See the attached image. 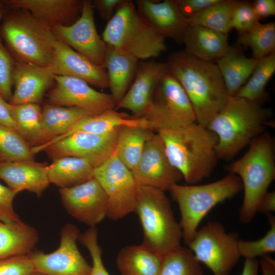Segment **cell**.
I'll list each match as a JSON object with an SVG mask.
<instances>
[{
    "mask_svg": "<svg viewBox=\"0 0 275 275\" xmlns=\"http://www.w3.org/2000/svg\"><path fill=\"white\" fill-rule=\"evenodd\" d=\"M167 63L189 99L196 122L206 127L229 97L216 64L185 51L171 54Z\"/></svg>",
    "mask_w": 275,
    "mask_h": 275,
    "instance_id": "6da1fadb",
    "label": "cell"
},
{
    "mask_svg": "<svg viewBox=\"0 0 275 275\" xmlns=\"http://www.w3.org/2000/svg\"><path fill=\"white\" fill-rule=\"evenodd\" d=\"M157 133L170 162L187 184H196L210 175L218 158L217 139L206 127L194 122Z\"/></svg>",
    "mask_w": 275,
    "mask_h": 275,
    "instance_id": "7a4b0ae2",
    "label": "cell"
},
{
    "mask_svg": "<svg viewBox=\"0 0 275 275\" xmlns=\"http://www.w3.org/2000/svg\"><path fill=\"white\" fill-rule=\"evenodd\" d=\"M270 112L260 104L229 96L206 127L216 136L218 158L229 159L263 132Z\"/></svg>",
    "mask_w": 275,
    "mask_h": 275,
    "instance_id": "3957f363",
    "label": "cell"
},
{
    "mask_svg": "<svg viewBox=\"0 0 275 275\" xmlns=\"http://www.w3.org/2000/svg\"><path fill=\"white\" fill-rule=\"evenodd\" d=\"M246 152L229 167L241 180L243 199L239 211L240 221L250 223L258 212L259 203L275 178L273 139L262 132L250 143Z\"/></svg>",
    "mask_w": 275,
    "mask_h": 275,
    "instance_id": "277c9868",
    "label": "cell"
},
{
    "mask_svg": "<svg viewBox=\"0 0 275 275\" xmlns=\"http://www.w3.org/2000/svg\"><path fill=\"white\" fill-rule=\"evenodd\" d=\"M0 38L15 61L49 67L58 40L24 9H9L0 24Z\"/></svg>",
    "mask_w": 275,
    "mask_h": 275,
    "instance_id": "5b68a950",
    "label": "cell"
},
{
    "mask_svg": "<svg viewBox=\"0 0 275 275\" xmlns=\"http://www.w3.org/2000/svg\"><path fill=\"white\" fill-rule=\"evenodd\" d=\"M134 212L142 227L144 247L163 256L181 246V227L165 191L138 186Z\"/></svg>",
    "mask_w": 275,
    "mask_h": 275,
    "instance_id": "8992f818",
    "label": "cell"
},
{
    "mask_svg": "<svg viewBox=\"0 0 275 275\" xmlns=\"http://www.w3.org/2000/svg\"><path fill=\"white\" fill-rule=\"evenodd\" d=\"M108 47L145 60L167 49L165 37L154 31L139 14L135 3L123 0L107 21L102 33Z\"/></svg>",
    "mask_w": 275,
    "mask_h": 275,
    "instance_id": "52a82bcc",
    "label": "cell"
},
{
    "mask_svg": "<svg viewBox=\"0 0 275 275\" xmlns=\"http://www.w3.org/2000/svg\"><path fill=\"white\" fill-rule=\"evenodd\" d=\"M242 190L239 177L230 173L216 181L202 185H173L169 191L177 203L181 215L182 239L187 245L203 218L216 205Z\"/></svg>",
    "mask_w": 275,
    "mask_h": 275,
    "instance_id": "ba28073f",
    "label": "cell"
},
{
    "mask_svg": "<svg viewBox=\"0 0 275 275\" xmlns=\"http://www.w3.org/2000/svg\"><path fill=\"white\" fill-rule=\"evenodd\" d=\"M239 239L236 233L227 232L221 223L209 221L198 229L187 245L213 275H230L241 257Z\"/></svg>",
    "mask_w": 275,
    "mask_h": 275,
    "instance_id": "9c48e42d",
    "label": "cell"
},
{
    "mask_svg": "<svg viewBox=\"0 0 275 275\" xmlns=\"http://www.w3.org/2000/svg\"><path fill=\"white\" fill-rule=\"evenodd\" d=\"M145 117L154 124L157 131L176 129L196 122L188 97L168 70L154 90L150 107Z\"/></svg>",
    "mask_w": 275,
    "mask_h": 275,
    "instance_id": "30bf717a",
    "label": "cell"
},
{
    "mask_svg": "<svg viewBox=\"0 0 275 275\" xmlns=\"http://www.w3.org/2000/svg\"><path fill=\"white\" fill-rule=\"evenodd\" d=\"M93 177L106 195L107 217L118 220L134 211L138 186L131 171L117 157L115 150L108 159L95 168Z\"/></svg>",
    "mask_w": 275,
    "mask_h": 275,
    "instance_id": "8fae6325",
    "label": "cell"
},
{
    "mask_svg": "<svg viewBox=\"0 0 275 275\" xmlns=\"http://www.w3.org/2000/svg\"><path fill=\"white\" fill-rule=\"evenodd\" d=\"M79 235L77 226L67 224L61 231L60 244L55 251L45 254L34 250L29 254L35 272L43 275H90L92 266L77 245Z\"/></svg>",
    "mask_w": 275,
    "mask_h": 275,
    "instance_id": "7c38bea8",
    "label": "cell"
},
{
    "mask_svg": "<svg viewBox=\"0 0 275 275\" xmlns=\"http://www.w3.org/2000/svg\"><path fill=\"white\" fill-rule=\"evenodd\" d=\"M120 128L105 134L75 132L46 146L43 151L52 160L64 156L80 157L89 160L96 168L114 153Z\"/></svg>",
    "mask_w": 275,
    "mask_h": 275,
    "instance_id": "4fadbf2b",
    "label": "cell"
},
{
    "mask_svg": "<svg viewBox=\"0 0 275 275\" xmlns=\"http://www.w3.org/2000/svg\"><path fill=\"white\" fill-rule=\"evenodd\" d=\"M47 103L59 106L77 107L93 115L114 109L111 94L98 92L80 78L54 75V84L46 94Z\"/></svg>",
    "mask_w": 275,
    "mask_h": 275,
    "instance_id": "5bb4252c",
    "label": "cell"
},
{
    "mask_svg": "<svg viewBox=\"0 0 275 275\" xmlns=\"http://www.w3.org/2000/svg\"><path fill=\"white\" fill-rule=\"evenodd\" d=\"M131 171L138 186L163 191L169 190L173 185L183 179L170 162L158 133H153L147 140L138 163Z\"/></svg>",
    "mask_w": 275,
    "mask_h": 275,
    "instance_id": "9a60e30c",
    "label": "cell"
},
{
    "mask_svg": "<svg viewBox=\"0 0 275 275\" xmlns=\"http://www.w3.org/2000/svg\"><path fill=\"white\" fill-rule=\"evenodd\" d=\"M92 1L82 0L79 18L69 26L51 28L57 38L95 64L104 67L106 45L97 33Z\"/></svg>",
    "mask_w": 275,
    "mask_h": 275,
    "instance_id": "2e32d148",
    "label": "cell"
},
{
    "mask_svg": "<svg viewBox=\"0 0 275 275\" xmlns=\"http://www.w3.org/2000/svg\"><path fill=\"white\" fill-rule=\"evenodd\" d=\"M66 211L90 227H95L107 212V198L98 181L93 177L78 185L59 189Z\"/></svg>",
    "mask_w": 275,
    "mask_h": 275,
    "instance_id": "e0dca14e",
    "label": "cell"
},
{
    "mask_svg": "<svg viewBox=\"0 0 275 275\" xmlns=\"http://www.w3.org/2000/svg\"><path fill=\"white\" fill-rule=\"evenodd\" d=\"M168 70L167 63L152 60L139 61L133 82L115 109L128 110L135 118L145 117L150 107L154 90Z\"/></svg>",
    "mask_w": 275,
    "mask_h": 275,
    "instance_id": "ac0fdd59",
    "label": "cell"
},
{
    "mask_svg": "<svg viewBox=\"0 0 275 275\" xmlns=\"http://www.w3.org/2000/svg\"><path fill=\"white\" fill-rule=\"evenodd\" d=\"M54 75L49 67L15 61L13 73L15 90L9 103L39 104L47 91L54 85Z\"/></svg>",
    "mask_w": 275,
    "mask_h": 275,
    "instance_id": "d6986e66",
    "label": "cell"
},
{
    "mask_svg": "<svg viewBox=\"0 0 275 275\" xmlns=\"http://www.w3.org/2000/svg\"><path fill=\"white\" fill-rule=\"evenodd\" d=\"M49 67L55 75L77 77L101 89L108 88L103 66L95 64L58 39Z\"/></svg>",
    "mask_w": 275,
    "mask_h": 275,
    "instance_id": "ffe728a7",
    "label": "cell"
},
{
    "mask_svg": "<svg viewBox=\"0 0 275 275\" xmlns=\"http://www.w3.org/2000/svg\"><path fill=\"white\" fill-rule=\"evenodd\" d=\"M134 3L140 15L154 31L182 43L188 24L175 0H138Z\"/></svg>",
    "mask_w": 275,
    "mask_h": 275,
    "instance_id": "44dd1931",
    "label": "cell"
},
{
    "mask_svg": "<svg viewBox=\"0 0 275 275\" xmlns=\"http://www.w3.org/2000/svg\"><path fill=\"white\" fill-rule=\"evenodd\" d=\"M9 9H24L50 28L69 26L80 17L82 0H2Z\"/></svg>",
    "mask_w": 275,
    "mask_h": 275,
    "instance_id": "7402d4cb",
    "label": "cell"
},
{
    "mask_svg": "<svg viewBox=\"0 0 275 275\" xmlns=\"http://www.w3.org/2000/svg\"><path fill=\"white\" fill-rule=\"evenodd\" d=\"M48 166L35 160L0 162V179L16 193L28 190L40 197L50 183Z\"/></svg>",
    "mask_w": 275,
    "mask_h": 275,
    "instance_id": "603a6c76",
    "label": "cell"
},
{
    "mask_svg": "<svg viewBox=\"0 0 275 275\" xmlns=\"http://www.w3.org/2000/svg\"><path fill=\"white\" fill-rule=\"evenodd\" d=\"M124 126L138 127L156 130L154 124L146 117L135 118L128 115L119 113L115 108L108 109L98 115L82 118L74 124L66 133L49 142L37 147L38 152L42 151L47 146L77 131L97 134L111 132Z\"/></svg>",
    "mask_w": 275,
    "mask_h": 275,
    "instance_id": "cb8c5ba5",
    "label": "cell"
},
{
    "mask_svg": "<svg viewBox=\"0 0 275 275\" xmlns=\"http://www.w3.org/2000/svg\"><path fill=\"white\" fill-rule=\"evenodd\" d=\"M182 43L187 53L210 62L224 56L232 48L228 43V35L198 25H187Z\"/></svg>",
    "mask_w": 275,
    "mask_h": 275,
    "instance_id": "d4e9b609",
    "label": "cell"
},
{
    "mask_svg": "<svg viewBox=\"0 0 275 275\" xmlns=\"http://www.w3.org/2000/svg\"><path fill=\"white\" fill-rule=\"evenodd\" d=\"M139 60L131 54L106 45L104 67L107 73L110 94L116 105L133 82Z\"/></svg>",
    "mask_w": 275,
    "mask_h": 275,
    "instance_id": "484cf974",
    "label": "cell"
},
{
    "mask_svg": "<svg viewBox=\"0 0 275 275\" xmlns=\"http://www.w3.org/2000/svg\"><path fill=\"white\" fill-rule=\"evenodd\" d=\"M95 167L89 160L77 157L64 156L53 160L48 166L50 183L60 188L71 187L93 177Z\"/></svg>",
    "mask_w": 275,
    "mask_h": 275,
    "instance_id": "4316f807",
    "label": "cell"
},
{
    "mask_svg": "<svg viewBox=\"0 0 275 275\" xmlns=\"http://www.w3.org/2000/svg\"><path fill=\"white\" fill-rule=\"evenodd\" d=\"M39 241L33 227L24 223H5L0 221V259L29 255Z\"/></svg>",
    "mask_w": 275,
    "mask_h": 275,
    "instance_id": "83f0119b",
    "label": "cell"
},
{
    "mask_svg": "<svg viewBox=\"0 0 275 275\" xmlns=\"http://www.w3.org/2000/svg\"><path fill=\"white\" fill-rule=\"evenodd\" d=\"M258 60L232 48L217 60L216 65L229 96H235L251 75Z\"/></svg>",
    "mask_w": 275,
    "mask_h": 275,
    "instance_id": "f1b7e54d",
    "label": "cell"
},
{
    "mask_svg": "<svg viewBox=\"0 0 275 275\" xmlns=\"http://www.w3.org/2000/svg\"><path fill=\"white\" fill-rule=\"evenodd\" d=\"M163 256L142 244L122 248L117 258L121 275H159Z\"/></svg>",
    "mask_w": 275,
    "mask_h": 275,
    "instance_id": "f546056e",
    "label": "cell"
},
{
    "mask_svg": "<svg viewBox=\"0 0 275 275\" xmlns=\"http://www.w3.org/2000/svg\"><path fill=\"white\" fill-rule=\"evenodd\" d=\"M90 116L93 115L77 107L44 103L41 108L42 145L64 134L79 120Z\"/></svg>",
    "mask_w": 275,
    "mask_h": 275,
    "instance_id": "4dcf8cb0",
    "label": "cell"
},
{
    "mask_svg": "<svg viewBox=\"0 0 275 275\" xmlns=\"http://www.w3.org/2000/svg\"><path fill=\"white\" fill-rule=\"evenodd\" d=\"M9 108L15 123V130L32 147L43 144L41 108L38 104H12Z\"/></svg>",
    "mask_w": 275,
    "mask_h": 275,
    "instance_id": "1f68e13d",
    "label": "cell"
},
{
    "mask_svg": "<svg viewBox=\"0 0 275 275\" xmlns=\"http://www.w3.org/2000/svg\"><path fill=\"white\" fill-rule=\"evenodd\" d=\"M153 133V130L138 127L124 126L120 129L115 152L130 171L138 163L146 142Z\"/></svg>",
    "mask_w": 275,
    "mask_h": 275,
    "instance_id": "d6a6232c",
    "label": "cell"
},
{
    "mask_svg": "<svg viewBox=\"0 0 275 275\" xmlns=\"http://www.w3.org/2000/svg\"><path fill=\"white\" fill-rule=\"evenodd\" d=\"M275 72V51L259 60L250 78L235 97L260 104L265 99L266 86Z\"/></svg>",
    "mask_w": 275,
    "mask_h": 275,
    "instance_id": "836d02e7",
    "label": "cell"
},
{
    "mask_svg": "<svg viewBox=\"0 0 275 275\" xmlns=\"http://www.w3.org/2000/svg\"><path fill=\"white\" fill-rule=\"evenodd\" d=\"M238 1L218 0L197 15L187 18L188 25H198L228 34L231 20Z\"/></svg>",
    "mask_w": 275,
    "mask_h": 275,
    "instance_id": "e575fe53",
    "label": "cell"
},
{
    "mask_svg": "<svg viewBox=\"0 0 275 275\" xmlns=\"http://www.w3.org/2000/svg\"><path fill=\"white\" fill-rule=\"evenodd\" d=\"M238 43L249 47L253 58L260 60L274 51L275 23L260 22L248 32L239 35Z\"/></svg>",
    "mask_w": 275,
    "mask_h": 275,
    "instance_id": "d590c367",
    "label": "cell"
},
{
    "mask_svg": "<svg viewBox=\"0 0 275 275\" xmlns=\"http://www.w3.org/2000/svg\"><path fill=\"white\" fill-rule=\"evenodd\" d=\"M159 275H203L201 263L181 245L163 255Z\"/></svg>",
    "mask_w": 275,
    "mask_h": 275,
    "instance_id": "8d00e7d4",
    "label": "cell"
},
{
    "mask_svg": "<svg viewBox=\"0 0 275 275\" xmlns=\"http://www.w3.org/2000/svg\"><path fill=\"white\" fill-rule=\"evenodd\" d=\"M35 160L32 147L16 130L0 124V162Z\"/></svg>",
    "mask_w": 275,
    "mask_h": 275,
    "instance_id": "74e56055",
    "label": "cell"
},
{
    "mask_svg": "<svg viewBox=\"0 0 275 275\" xmlns=\"http://www.w3.org/2000/svg\"><path fill=\"white\" fill-rule=\"evenodd\" d=\"M267 215L269 229L261 238L256 240L239 239L238 242L240 257L245 259H254L275 252V217L272 213Z\"/></svg>",
    "mask_w": 275,
    "mask_h": 275,
    "instance_id": "f35d334b",
    "label": "cell"
},
{
    "mask_svg": "<svg viewBox=\"0 0 275 275\" xmlns=\"http://www.w3.org/2000/svg\"><path fill=\"white\" fill-rule=\"evenodd\" d=\"M78 240L88 249L92 260L90 275H110L102 261V250L98 244L96 227H90L84 233L80 234Z\"/></svg>",
    "mask_w": 275,
    "mask_h": 275,
    "instance_id": "ab89813d",
    "label": "cell"
},
{
    "mask_svg": "<svg viewBox=\"0 0 275 275\" xmlns=\"http://www.w3.org/2000/svg\"><path fill=\"white\" fill-rule=\"evenodd\" d=\"M259 20L251 3L238 1L232 13L231 28L240 35L253 29L259 23Z\"/></svg>",
    "mask_w": 275,
    "mask_h": 275,
    "instance_id": "60d3db41",
    "label": "cell"
},
{
    "mask_svg": "<svg viewBox=\"0 0 275 275\" xmlns=\"http://www.w3.org/2000/svg\"><path fill=\"white\" fill-rule=\"evenodd\" d=\"M14 64V58L0 38V94L8 102L12 95Z\"/></svg>",
    "mask_w": 275,
    "mask_h": 275,
    "instance_id": "b9f144b4",
    "label": "cell"
},
{
    "mask_svg": "<svg viewBox=\"0 0 275 275\" xmlns=\"http://www.w3.org/2000/svg\"><path fill=\"white\" fill-rule=\"evenodd\" d=\"M35 272L28 255L0 259V275H31Z\"/></svg>",
    "mask_w": 275,
    "mask_h": 275,
    "instance_id": "7bdbcfd3",
    "label": "cell"
},
{
    "mask_svg": "<svg viewBox=\"0 0 275 275\" xmlns=\"http://www.w3.org/2000/svg\"><path fill=\"white\" fill-rule=\"evenodd\" d=\"M17 194L0 183V221L5 223L22 222L13 206Z\"/></svg>",
    "mask_w": 275,
    "mask_h": 275,
    "instance_id": "ee69618b",
    "label": "cell"
},
{
    "mask_svg": "<svg viewBox=\"0 0 275 275\" xmlns=\"http://www.w3.org/2000/svg\"><path fill=\"white\" fill-rule=\"evenodd\" d=\"M218 0H175L181 14L186 18H190Z\"/></svg>",
    "mask_w": 275,
    "mask_h": 275,
    "instance_id": "f6af8a7d",
    "label": "cell"
},
{
    "mask_svg": "<svg viewBox=\"0 0 275 275\" xmlns=\"http://www.w3.org/2000/svg\"><path fill=\"white\" fill-rule=\"evenodd\" d=\"M123 0H94L92 1L94 9H96L102 19L109 20L114 15L116 10Z\"/></svg>",
    "mask_w": 275,
    "mask_h": 275,
    "instance_id": "bcb514c9",
    "label": "cell"
},
{
    "mask_svg": "<svg viewBox=\"0 0 275 275\" xmlns=\"http://www.w3.org/2000/svg\"><path fill=\"white\" fill-rule=\"evenodd\" d=\"M252 5L259 20L275 15L274 0H256Z\"/></svg>",
    "mask_w": 275,
    "mask_h": 275,
    "instance_id": "7dc6e473",
    "label": "cell"
},
{
    "mask_svg": "<svg viewBox=\"0 0 275 275\" xmlns=\"http://www.w3.org/2000/svg\"><path fill=\"white\" fill-rule=\"evenodd\" d=\"M0 124L15 130V123L9 108V103L0 94Z\"/></svg>",
    "mask_w": 275,
    "mask_h": 275,
    "instance_id": "c3c4849f",
    "label": "cell"
},
{
    "mask_svg": "<svg viewBox=\"0 0 275 275\" xmlns=\"http://www.w3.org/2000/svg\"><path fill=\"white\" fill-rule=\"evenodd\" d=\"M275 211V191H267L261 199L258 206V212L268 214Z\"/></svg>",
    "mask_w": 275,
    "mask_h": 275,
    "instance_id": "681fc988",
    "label": "cell"
},
{
    "mask_svg": "<svg viewBox=\"0 0 275 275\" xmlns=\"http://www.w3.org/2000/svg\"><path fill=\"white\" fill-rule=\"evenodd\" d=\"M259 262L263 275H275V261L271 257L265 256Z\"/></svg>",
    "mask_w": 275,
    "mask_h": 275,
    "instance_id": "f907efd6",
    "label": "cell"
},
{
    "mask_svg": "<svg viewBox=\"0 0 275 275\" xmlns=\"http://www.w3.org/2000/svg\"><path fill=\"white\" fill-rule=\"evenodd\" d=\"M259 262L256 259H245L241 275H258Z\"/></svg>",
    "mask_w": 275,
    "mask_h": 275,
    "instance_id": "816d5d0a",
    "label": "cell"
},
{
    "mask_svg": "<svg viewBox=\"0 0 275 275\" xmlns=\"http://www.w3.org/2000/svg\"><path fill=\"white\" fill-rule=\"evenodd\" d=\"M9 10V9L2 2V1H0V21L2 20Z\"/></svg>",
    "mask_w": 275,
    "mask_h": 275,
    "instance_id": "f5cc1de1",
    "label": "cell"
},
{
    "mask_svg": "<svg viewBox=\"0 0 275 275\" xmlns=\"http://www.w3.org/2000/svg\"><path fill=\"white\" fill-rule=\"evenodd\" d=\"M31 275H43V274H41L40 273H38L37 272H34L33 273H32Z\"/></svg>",
    "mask_w": 275,
    "mask_h": 275,
    "instance_id": "db71d44e",
    "label": "cell"
}]
</instances>
